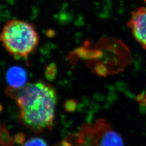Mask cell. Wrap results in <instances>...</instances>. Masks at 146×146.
Here are the masks:
<instances>
[{
  "label": "cell",
  "instance_id": "2",
  "mask_svg": "<svg viewBox=\"0 0 146 146\" xmlns=\"http://www.w3.org/2000/svg\"><path fill=\"white\" fill-rule=\"evenodd\" d=\"M1 41L5 50L15 58H26L35 50L39 37L33 25L14 19L5 25Z\"/></svg>",
  "mask_w": 146,
  "mask_h": 146
},
{
  "label": "cell",
  "instance_id": "11",
  "mask_svg": "<svg viewBox=\"0 0 146 146\" xmlns=\"http://www.w3.org/2000/svg\"><path fill=\"white\" fill-rule=\"evenodd\" d=\"M141 101V102L143 104L145 105L146 106V95L143 96V97H142V99Z\"/></svg>",
  "mask_w": 146,
  "mask_h": 146
},
{
  "label": "cell",
  "instance_id": "7",
  "mask_svg": "<svg viewBox=\"0 0 146 146\" xmlns=\"http://www.w3.org/2000/svg\"><path fill=\"white\" fill-rule=\"evenodd\" d=\"M56 75V67L54 64H51L47 67L45 71V76L47 80L49 81H52Z\"/></svg>",
  "mask_w": 146,
  "mask_h": 146
},
{
  "label": "cell",
  "instance_id": "8",
  "mask_svg": "<svg viewBox=\"0 0 146 146\" xmlns=\"http://www.w3.org/2000/svg\"><path fill=\"white\" fill-rule=\"evenodd\" d=\"M23 146H48L46 142L40 137H33L27 141Z\"/></svg>",
  "mask_w": 146,
  "mask_h": 146
},
{
  "label": "cell",
  "instance_id": "5",
  "mask_svg": "<svg viewBox=\"0 0 146 146\" xmlns=\"http://www.w3.org/2000/svg\"><path fill=\"white\" fill-rule=\"evenodd\" d=\"M98 146H125V143L120 134L112 130L108 125L101 133Z\"/></svg>",
  "mask_w": 146,
  "mask_h": 146
},
{
  "label": "cell",
  "instance_id": "10",
  "mask_svg": "<svg viewBox=\"0 0 146 146\" xmlns=\"http://www.w3.org/2000/svg\"><path fill=\"white\" fill-rule=\"evenodd\" d=\"M26 140V136L23 133H18L14 137V141L19 145H23Z\"/></svg>",
  "mask_w": 146,
  "mask_h": 146
},
{
  "label": "cell",
  "instance_id": "6",
  "mask_svg": "<svg viewBox=\"0 0 146 146\" xmlns=\"http://www.w3.org/2000/svg\"><path fill=\"white\" fill-rule=\"evenodd\" d=\"M0 142L2 146H14V139L11 137L5 123L1 125Z\"/></svg>",
  "mask_w": 146,
  "mask_h": 146
},
{
  "label": "cell",
  "instance_id": "4",
  "mask_svg": "<svg viewBox=\"0 0 146 146\" xmlns=\"http://www.w3.org/2000/svg\"><path fill=\"white\" fill-rule=\"evenodd\" d=\"M6 80L10 88L21 89L27 84V74L23 68L19 66H13L6 73Z\"/></svg>",
  "mask_w": 146,
  "mask_h": 146
},
{
  "label": "cell",
  "instance_id": "12",
  "mask_svg": "<svg viewBox=\"0 0 146 146\" xmlns=\"http://www.w3.org/2000/svg\"><path fill=\"white\" fill-rule=\"evenodd\" d=\"M143 1H144V2H145V3H146V0H143Z\"/></svg>",
  "mask_w": 146,
  "mask_h": 146
},
{
  "label": "cell",
  "instance_id": "1",
  "mask_svg": "<svg viewBox=\"0 0 146 146\" xmlns=\"http://www.w3.org/2000/svg\"><path fill=\"white\" fill-rule=\"evenodd\" d=\"M7 93L16 100L22 121L27 127L36 133L52 129L57 96L51 85L38 81L21 89L9 87Z\"/></svg>",
  "mask_w": 146,
  "mask_h": 146
},
{
  "label": "cell",
  "instance_id": "9",
  "mask_svg": "<svg viewBox=\"0 0 146 146\" xmlns=\"http://www.w3.org/2000/svg\"><path fill=\"white\" fill-rule=\"evenodd\" d=\"M78 105V104L76 100L74 99H69L65 102L64 104V108L67 112L73 113L77 109Z\"/></svg>",
  "mask_w": 146,
  "mask_h": 146
},
{
  "label": "cell",
  "instance_id": "3",
  "mask_svg": "<svg viewBox=\"0 0 146 146\" xmlns=\"http://www.w3.org/2000/svg\"><path fill=\"white\" fill-rule=\"evenodd\" d=\"M128 26L133 36L146 50V7H140L131 13Z\"/></svg>",
  "mask_w": 146,
  "mask_h": 146
}]
</instances>
